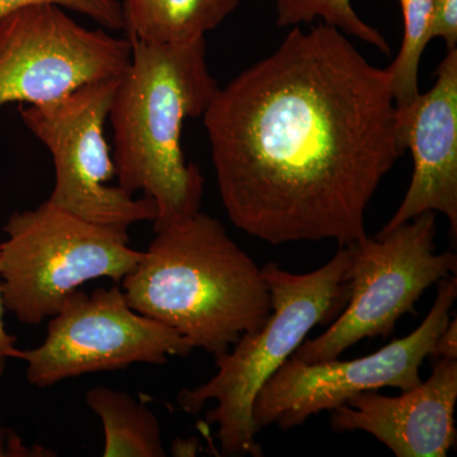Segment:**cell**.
<instances>
[{
    "label": "cell",
    "instance_id": "6da1fadb",
    "mask_svg": "<svg viewBox=\"0 0 457 457\" xmlns=\"http://www.w3.org/2000/svg\"><path fill=\"white\" fill-rule=\"evenodd\" d=\"M228 219L272 245L368 237L365 215L404 147L386 69L335 27H294L204 113Z\"/></svg>",
    "mask_w": 457,
    "mask_h": 457
},
{
    "label": "cell",
    "instance_id": "7a4b0ae2",
    "mask_svg": "<svg viewBox=\"0 0 457 457\" xmlns=\"http://www.w3.org/2000/svg\"><path fill=\"white\" fill-rule=\"evenodd\" d=\"M131 41V40H130ZM130 65L111 104L119 187L154 201V231L200 212L204 179L183 154V123L204 116L220 87L210 71L204 38L186 45L131 41Z\"/></svg>",
    "mask_w": 457,
    "mask_h": 457
},
{
    "label": "cell",
    "instance_id": "3957f363",
    "mask_svg": "<svg viewBox=\"0 0 457 457\" xmlns=\"http://www.w3.org/2000/svg\"><path fill=\"white\" fill-rule=\"evenodd\" d=\"M155 234L121 281L135 312L213 356L263 326L270 312L269 287L221 221L200 212Z\"/></svg>",
    "mask_w": 457,
    "mask_h": 457
},
{
    "label": "cell",
    "instance_id": "277c9868",
    "mask_svg": "<svg viewBox=\"0 0 457 457\" xmlns=\"http://www.w3.org/2000/svg\"><path fill=\"white\" fill-rule=\"evenodd\" d=\"M350 262L351 246L345 245L311 273L296 275L276 263L262 267L270 295V312L263 326L240 337L233 351L216 354L219 371L207 383L179 395L180 408L191 414L203 411L209 400L218 402L207 420L219 427L222 455L263 456L255 440V396L312 328L332 320L347 303Z\"/></svg>",
    "mask_w": 457,
    "mask_h": 457
},
{
    "label": "cell",
    "instance_id": "5b68a950",
    "mask_svg": "<svg viewBox=\"0 0 457 457\" xmlns=\"http://www.w3.org/2000/svg\"><path fill=\"white\" fill-rule=\"evenodd\" d=\"M0 243L3 303L25 324L55 315L66 297L86 282H121L144 252L129 246V234L62 212L45 201L14 212Z\"/></svg>",
    "mask_w": 457,
    "mask_h": 457
},
{
    "label": "cell",
    "instance_id": "8992f818",
    "mask_svg": "<svg viewBox=\"0 0 457 457\" xmlns=\"http://www.w3.org/2000/svg\"><path fill=\"white\" fill-rule=\"evenodd\" d=\"M436 212L420 213L389 233L352 243L347 306L323 335L303 341L293 356L314 363L338 359L365 338L393 333L396 321L414 312L420 296L451 273L453 252L436 253Z\"/></svg>",
    "mask_w": 457,
    "mask_h": 457
},
{
    "label": "cell",
    "instance_id": "52a82bcc",
    "mask_svg": "<svg viewBox=\"0 0 457 457\" xmlns=\"http://www.w3.org/2000/svg\"><path fill=\"white\" fill-rule=\"evenodd\" d=\"M120 78L87 84L20 113L53 158L55 185L47 201L83 220L128 233L131 225L154 221L158 210L152 198H134L110 185L116 168L104 126Z\"/></svg>",
    "mask_w": 457,
    "mask_h": 457
},
{
    "label": "cell",
    "instance_id": "ba28073f",
    "mask_svg": "<svg viewBox=\"0 0 457 457\" xmlns=\"http://www.w3.org/2000/svg\"><path fill=\"white\" fill-rule=\"evenodd\" d=\"M195 345L177 330L131 308L125 293L113 286L88 295L77 290L51 317L44 343L18 350L26 361L27 380L49 387L66 378L116 371L134 363L163 365L186 357Z\"/></svg>",
    "mask_w": 457,
    "mask_h": 457
},
{
    "label": "cell",
    "instance_id": "9c48e42d",
    "mask_svg": "<svg viewBox=\"0 0 457 457\" xmlns=\"http://www.w3.org/2000/svg\"><path fill=\"white\" fill-rule=\"evenodd\" d=\"M457 278L438 282L437 296L423 323L411 335L395 339L375 353L357 360L308 363L291 356L255 396L253 422L258 432L278 425L287 431L320 411L345 404L357 394L385 386L402 392L420 383V370L436 339L451 320Z\"/></svg>",
    "mask_w": 457,
    "mask_h": 457
},
{
    "label": "cell",
    "instance_id": "30bf717a",
    "mask_svg": "<svg viewBox=\"0 0 457 457\" xmlns=\"http://www.w3.org/2000/svg\"><path fill=\"white\" fill-rule=\"evenodd\" d=\"M132 44L75 22L64 8L32 4L0 18V108L50 104L122 77Z\"/></svg>",
    "mask_w": 457,
    "mask_h": 457
},
{
    "label": "cell",
    "instance_id": "8fae6325",
    "mask_svg": "<svg viewBox=\"0 0 457 457\" xmlns=\"http://www.w3.org/2000/svg\"><path fill=\"white\" fill-rule=\"evenodd\" d=\"M400 143L413 156V174L404 200L378 236L420 213L441 212L457 234V49L449 50L437 79L407 106L396 107Z\"/></svg>",
    "mask_w": 457,
    "mask_h": 457
},
{
    "label": "cell",
    "instance_id": "7c38bea8",
    "mask_svg": "<svg viewBox=\"0 0 457 457\" xmlns=\"http://www.w3.org/2000/svg\"><path fill=\"white\" fill-rule=\"evenodd\" d=\"M457 360L437 359L432 374L400 396L363 392L333 409L336 432L363 431L398 457H445L456 445Z\"/></svg>",
    "mask_w": 457,
    "mask_h": 457
},
{
    "label": "cell",
    "instance_id": "4fadbf2b",
    "mask_svg": "<svg viewBox=\"0 0 457 457\" xmlns=\"http://www.w3.org/2000/svg\"><path fill=\"white\" fill-rule=\"evenodd\" d=\"M240 0H123L129 40L186 45L221 25Z\"/></svg>",
    "mask_w": 457,
    "mask_h": 457
},
{
    "label": "cell",
    "instance_id": "5bb4252c",
    "mask_svg": "<svg viewBox=\"0 0 457 457\" xmlns=\"http://www.w3.org/2000/svg\"><path fill=\"white\" fill-rule=\"evenodd\" d=\"M86 403L104 426V456L167 455L158 418L130 394L107 386H96L86 394Z\"/></svg>",
    "mask_w": 457,
    "mask_h": 457
},
{
    "label": "cell",
    "instance_id": "9a60e30c",
    "mask_svg": "<svg viewBox=\"0 0 457 457\" xmlns=\"http://www.w3.org/2000/svg\"><path fill=\"white\" fill-rule=\"evenodd\" d=\"M404 21V36L398 55L386 68L396 107L407 106L420 95V60L428 45L433 0H399Z\"/></svg>",
    "mask_w": 457,
    "mask_h": 457
},
{
    "label": "cell",
    "instance_id": "2e32d148",
    "mask_svg": "<svg viewBox=\"0 0 457 457\" xmlns=\"http://www.w3.org/2000/svg\"><path fill=\"white\" fill-rule=\"evenodd\" d=\"M278 25L299 27L321 20L324 25L335 27L345 36L372 45L376 49L389 54V45L374 27L361 20L351 0H275Z\"/></svg>",
    "mask_w": 457,
    "mask_h": 457
},
{
    "label": "cell",
    "instance_id": "e0dca14e",
    "mask_svg": "<svg viewBox=\"0 0 457 457\" xmlns=\"http://www.w3.org/2000/svg\"><path fill=\"white\" fill-rule=\"evenodd\" d=\"M32 4H55L68 11L89 17L96 23L111 29H123L122 3L117 0H0V18L16 9Z\"/></svg>",
    "mask_w": 457,
    "mask_h": 457
},
{
    "label": "cell",
    "instance_id": "ac0fdd59",
    "mask_svg": "<svg viewBox=\"0 0 457 457\" xmlns=\"http://www.w3.org/2000/svg\"><path fill=\"white\" fill-rule=\"evenodd\" d=\"M428 38H442L447 49H457V0H433Z\"/></svg>",
    "mask_w": 457,
    "mask_h": 457
},
{
    "label": "cell",
    "instance_id": "d6986e66",
    "mask_svg": "<svg viewBox=\"0 0 457 457\" xmlns=\"http://www.w3.org/2000/svg\"><path fill=\"white\" fill-rule=\"evenodd\" d=\"M55 453L40 445L29 447L13 431L0 429V457H50Z\"/></svg>",
    "mask_w": 457,
    "mask_h": 457
},
{
    "label": "cell",
    "instance_id": "ffe728a7",
    "mask_svg": "<svg viewBox=\"0 0 457 457\" xmlns=\"http://www.w3.org/2000/svg\"><path fill=\"white\" fill-rule=\"evenodd\" d=\"M433 359L457 360V321L450 320L444 332L436 339L431 354Z\"/></svg>",
    "mask_w": 457,
    "mask_h": 457
},
{
    "label": "cell",
    "instance_id": "44dd1931",
    "mask_svg": "<svg viewBox=\"0 0 457 457\" xmlns=\"http://www.w3.org/2000/svg\"><path fill=\"white\" fill-rule=\"evenodd\" d=\"M4 303H3L2 288H0V376L4 374L9 360L17 359L18 348L16 347V337L9 335L5 329Z\"/></svg>",
    "mask_w": 457,
    "mask_h": 457
},
{
    "label": "cell",
    "instance_id": "7402d4cb",
    "mask_svg": "<svg viewBox=\"0 0 457 457\" xmlns=\"http://www.w3.org/2000/svg\"><path fill=\"white\" fill-rule=\"evenodd\" d=\"M200 450V440L196 437L176 438L171 444L170 453L176 457H195Z\"/></svg>",
    "mask_w": 457,
    "mask_h": 457
}]
</instances>
